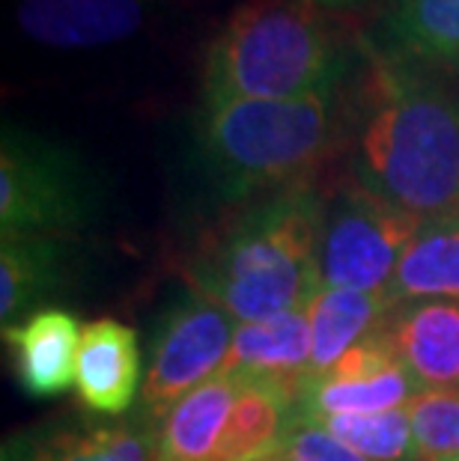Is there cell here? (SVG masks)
<instances>
[{
  "mask_svg": "<svg viewBox=\"0 0 459 461\" xmlns=\"http://www.w3.org/2000/svg\"><path fill=\"white\" fill-rule=\"evenodd\" d=\"M370 81L353 182L415 218L459 205V90L385 48H367Z\"/></svg>",
  "mask_w": 459,
  "mask_h": 461,
  "instance_id": "1",
  "label": "cell"
},
{
  "mask_svg": "<svg viewBox=\"0 0 459 461\" xmlns=\"http://www.w3.org/2000/svg\"><path fill=\"white\" fill-rule=\"evenodd\" d=\"M319 214L314 182L253 200L200 241L185 280L239 325L308 307L322 286Z\"/></svg>",
  "mask_w": 459,
  "mask_h": 461,
  "instance_id": "2",
  "label": "cell"
},
{
  "mask_svg": "<svg viewBox=\"0 0 459 461\" xmlns=\"http://www.w3.org/2000/svg\"><path fill=\"white\" fill-rule=\"evenodd\" d=\"M349 54L308 0H245L200 66V102H310L340 95Z\"/></svg>",
  "mask_w": 459,
  "mask_h": 461,
  "instance_id": "3",
  "label": "cell"
},
{
  "mask_svg": "<svg viewBox=\"0 0 459 461\" xmlns=\"http://www.w3.org/2000/svg\"><path fill=\"white\" fill-rule=\"evenodd\" d=\"M337 137V95L310 102H200L194 161L221 203L310 182Z\"/></svg>",
  "mask_w": 459,
  "mask_h": 461,
  "instance_id": "4",
  "label": "cell"
},
{
  "mask_svg": "<svg viewBox=\"0 0 459 461\" xmlns=\"http://www.w3.org/2000/svg\"><path fill=\"white\" fill-rule=\"evenodd\" d=\"M99 185L69 146L22 125L0 131V241L63 239L96 218Z\"/></svg>",
  "mask_w": 459,
  "mask_h": 461,
  "instance_id": "5",
  "label": "cell"
},
{
  "mask_svg": "<svg viewBox=\"0 0 459 461\" xmlns=\"http://www.w3.org/2000/svg\"><path fill=\"white\" fill-rule=\"evenodd\" d=\"M421 221L355 182L322 197L317 241L322 286L390 298L397 268Z\"/></svg>",
  "mask_w": 459,
  "mask_h": 461,
  "instance_id": "6",
  "label": "cell"
},
{
  "mask_svg": "<svg viewBox=\"0 0 459 461\" xmlns=\"http://www.w3.org/2000/svg\"><path fill=\"white\" fill-rule=\"evenodd\" d=\"M239 321L218 303L185 292L161 312L143 372L138 417L159 423L191 390L227 369Z\"/></svg>",
  "mask_w": 459,
  "mask_h": 461,
  "instance_id": "7",
  "label": "cell"
},
{
  "mask_svg": "<svg viewBox=\"0 0 459 461\" xmlns=\"http://www.w3.org/2000/svg\"><path fill=\"white\" fill-rule=\"evenodd\" d=\"M418 396L421 387L399 360L385 321V328L349 348L326 375L310 381L298 399V408L314 420L361 417L409 408Z\"/></svg>",
  "mask_w": 459,
  "mask_h": 461,
  "instance_id": "8",
  "label": "cell"
},
{
  "mask_svg": "<svg viewBox=\"0 0 459 461\" xmlns=\"http://www.w3.org/2000/svg\"><path fill=\"white\" fill-rule=\"evenodd\" d=\"M155 0H15L27 39L54 51H93L125 42L146 24Z\"/></svg>",
  "mask_w": 459,
  "mask_h": 461,
  "instance_id": "9",
  "label": "cell"
},
{
  "mask_svg": "<svg viewBox=\"0 0 459 461\" xmlns=\"http://www.w3.org/2000/svg\"><path fill=\"white\" fill-rule=\"evenodd\" d=\"M138 333L120 319H96L84 325L78 346L75 393L96 417H123L141 396Z\"/></svg>",
  "mask_w": 459,
  "mask_h": 461,
  "instance_id": "10",
  "label": "cell"
},
{
  "mask_svg": "<svg viewBox=\"0 0 459 461\" xmlns=\"http://www.w3.org/2000/svg\"><path fill=\"white\" fill-rule=\"evenodd\" d=\"M388 337L421 393H459V303L409 301L388 319Z\"/></svg>",
  "mask_w": 459,
  "mask_h": 461,
  "instance_id": "11",
  "label": "cell"
},
{
  "mask_svg": "<svg viewBox=\"0 0 459 461\" xmlns=\"http://www.w3.org/2000/svg\"><path fill=\"white\" fill-rule=\"evenodd\" d=\"M81 333L78 319L60 307H42L4 328L15 381L27 396L54 399L75 387Z\"/></svg>",
  "mask_w": 459,
  "mask_h": 461,
  "instance_id": "12",
  "label": "cell"
},
{
  "mask_svg": "<svg viewBox=\"0 0 459 461\" xmlns=\"http://www.w3.org/2000/svg\"><path fill=\"white\" fill-rule=\"evenodd\" d=\"M310 357H314V337H310L308 307H301L262 321L236 325L227 372L262 378L298 402L310 384Z\"/></svg>",
  "mask_w": 459,
  "mask_h": 461,
  "instance_id": "13",
  "label": "cell"
},
{
  "mask_svg": "<svg viewBox=\"0 0 459 461\" xmlns=\"http://www.w3.org/2000/svg\"><path fill=\"white\" fill-rule=\"evenodd\" d=\"M239 396V375L224 369L182 396L155 423V461H212Z\"/></svg>",
  "mask_w": 459,
  "mask_h": 461,
  "instance_id": "14",
  "label": "cell"
},
{
  "mask_svg": "<svg viewBox=\"0 0 459 461\" xmlns=\"http://www.w3.org/2000/svg\"><path fill=\"white\" fill-rule=\"evenodd\" d=\"M394 307L397 303L390 298L370 295V292L319 286L314 301L308 303L310 337H314L310 381L326 375L361 339L373 337L379 328H385Z\"/></svg>",
  "mask_w": 459,
  "mask_h": 461,
  "instance_id": "15",
  "label": "cell"
},
{
  "mask_svg": "<svg viewBox=\"0 0 459 461\" xmlns=\"http://www.w3.org/2000/svg\"><path fill=\"white\" fill-rule=\"evenodd\" d=\"M390 301L459 303V205L421 221L397 268Z\"/></svg>",
  "mask_w": 459,
  "mask_h": 461,
  "instance_id": "16",
  "label": "cell"
},
{
  "mask_svg": "<svg viewBox=\"0 0 459 461\" xmlns=\"http://www.w3.org/2000/svg\"><path fill=\"white\" fill-rule=\"evenodd\" d=\"M382 39L379 48L409 63L459 72V0H390Z\"/></svg>",
  "mask_w": 459,
  "mask_h": 461,
  "instance_id": "17",
  "label": "cell"
},
{
  "mask_svg": "<svg viewBox=\"0 0 459 461\" xmlns=\"http://www.w3.org/2000/svg\"><path fill=\"white\" fill-rule=\"evenodd\" d=\"M298 402L262 378L239 375V396L212 461H266L278 453Z\"/></svg>",
  "mask_w": 459,
  "mask_h": 461,
  "instance_id": "18",
  "label": "cell"
},
{
  "mask_svg": "<svg viewBox=\"0 0 459 461\" xmlns=\"http://www.w3.org/2000/svg\"><path fill=\"white\" fill-rule=\"evenodd\" d=\"M63 239H6L0 241V321L15 325L54 295L63 277Z\"/></svg>",
  "mask_w": 459,
  "mask_h": 461,
  "instance_id": "19",
  "label": "cell"
},
{
  "mask_svg": "<svg viewBox=\"0 0 459 461\" xmlns=\"http://www.w3.org/2000/svg\"><path fill=\"white\" fill-rule=\"evenodd\" d=\"M6 461H155V423L134 417L129 423L54 431L31 447H9Z\"/></svg>",
  "mask_w": 459,
  "mask_h": 461,
  "instance_id": "20",
  "label": "cell"
},
{
  "mask_svg": "<svg viewBox=\"0 0 459 461\" xmlns=\"http://www.w3.org/2000/svg\"><path fill=\"white\" fill-rule=\"evenodd\" d=\"M317 423L367 461H424L409 408L361 417H322Z\"/></svg>",
  "mask_w": 459,
  "mask_h": 461,
  "instance_id": "21",
  "label": "cell"
},
{
  "mask_svg": "<svg viewBox=\"0 0 459 461\" xmlns=\"http://www.w3.org/2000/svg\"><path fill=\"white\" fill-rule=\"evenodd\" d=\"M424 461L459 456V393H421L409 405Z\"/></svg>",
  "mask_w": 459,
  "mask_h": 461,
  "instance_id": "22",
  "label": "cell"
},
{
  "mask_svg": "<svg viewBox=\"0 0 459 461\" xmlns=\"http://www.w3.org/2000/svg\"><path fill=\"white\" fill-rule=\"evenodd\" d=\"M271 461H367V458L358 456L346 444H340L328 429H322V423H317L314 417H308L305 411L296 408V417H292L287 435H283Z\"/></svg>",
  "mask_w": 459,
  "mask_h": 461,
  "instance_id": "23",
  "label": "cell"
},
{
  "mask_svg": "<svg viewBox=\"0 0 459 461\" xmlns=\"http://www.w3.org/2000/svg\"><path fill=\"white\" fill-rule=\"evenodd\" d=\"M308 4L322 6V9H349V6L364 4V0H308Z\"/></svg>",
  "mask_w": 459,
  "mask_h": 461,
  "instance_id": "24",
  "label": "cell"
},
{
  "mask_svg": "<svg viewBox=\"0 0 459 461\" xmlns=\"http://www.w3.org/2000/svg\"><path fill=\"white\" fill-rule=\"evenodd\" d=\"M445 461H459V456H454V458H445Z\"/></svg>",
  "mask_w": 459,
  "mask_h": 461,
  "instance_id": "25",
  "label": "cell"
},
{
  "mask_svg": "<svg viewBox=\"0 0 459 461\" xmlns=\"http://www.w3.org/2000/svg\"><path fill=\"white\" fill-rule=\"evenodd\" d=\"M266 461H271V458H266Z\"/></svg>",
  "mask_w": 459,
  "mask_h": 461,
  "instance_id": "26",
  "label": "cell"
}]
</instances>
